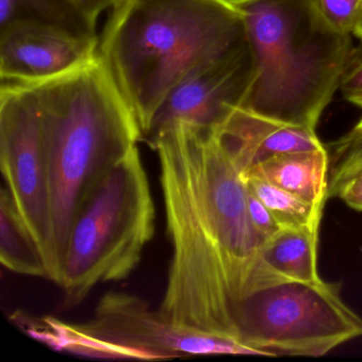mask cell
<instances>
[{
    "instance_id": "obj_1",
    "label": "cell",
    "mask_w": 362,
    "mask_h": 362,
    "mask_svg": "<svg viewBox=\"0 0 362 362\" xmlns=\"http://www.w3.org/2000/svg\"><path fill=\"white\" fill-rule=\"evenodd\" d=\"M173 247L160 304L173 325L237 340L235 309L250 291L264 240L249 187L213 127L173 122L150 135Z\"/></svg>"
},
{
    "instance_id": "obj_2",
    "label": "cell",
    "mask_w": 362,
    "mask_h": 362,
    "mask_svg": "<svg viewBox=\"0 0 362 362\" xmlns=\"http://www.w3.org/2000/svg\"><path fill=\"white\" fill-rule=\"evenodd\" d=\"M247 44L234 0H119L98 54L145 141L180 83Z\"/></svg>"
},
{
    "instance_id": "obj_3",
    "label": "cell",
    "mask_w": 362,
    "mask_h": 362,
    "mask_svg": "<svg viewBox=\"0 0 362 362\" xmlns=\"http://www.w3.org/2000/svg\"><path fill=\"white\" fill-rule=\"evenodd\" d=\"M35 93L49 171L56 281L74 220L95 186L143 133L99 54Z\"/></svg>"
},
{
    "instance_id": "obj_4",
    "label": "cell",
    "mask_w": 362,
    "mask_h": 362,
    "mask_svg": "<svg viewBox=\"0 0 362 362\" xmlns=\"http://www.w3.org/2000/svg\"><path fill=\"white\" fill-rule=\"evenodd\" d=\"M254 76L239 107L315 130L339 90L351 35L328 26L313 0H234Z\"/></svg>"
},
{
    "instance_id": "obj_5",
    "label": "cell",
    "mask_w": 362,
    "mask_h": 362,
    "mask_svg": "<svg viewBox=\"0 0 362 362\" xmlns=\"http://www.w3.org/2000/svg\"><path fill=\"white\" fill-rule=\"evenodd\" d=\"M156 230V209L139 147L99 181L74 220L58 285L78 304L99 284L127 279Z\"/></svg>"
},
{
    "instance_id": "obj_6",
    "label": "cell",
    "mask_w": 362,
    "mask_h": 362,
    "mask_svg": "<svg viewBox=\"0 0 362 362\" xmlns=\"http://www.w3.org/2000/svg\"><path fill=\"white\" fill-rule=\"evenodd\" d=\"M41 341L58 351L95 358L171 359L182 356H264L230 337L186 329L166 321L160 311L131 294L110 292L94 319L84 324L45 317Z\"/></svg>"
},
{
    "instance_id": "obj_7",
    "label": "cell",
    "mask_w": 362,
    "mask_h": 362,
    "mask_svg": "<svg viewBox=\"0 0 362 362\" xmlns=\"http://www.w3.org/2000/svg\"><path fill=\"white\" fill-rule=\"evenodd\" d=\"M237 340L266 357H322L362 337V319L324 281H281L245 294L235 309Z\"/></svg>"
},
{
    "instance_id": "obj_8",
    "label": "cell",
    "mask_w": 362,
    "mask_h": 362,
    "mask_svg": "<svg viewBox=\"0 0 362 362\" xmlns=\"http://www.w3.org/2000/svg\"><path fill=\"white\" fill-rule=\"evenodd\" d=\"M0 163L8 189L45 255L48 279L56 281L47 156L39 105L26 84L1 83Z\"/></svg>"
},
{
    "instance_id": "obj_9",
    "label": "cell",
    "mask_w": 362,
    "mask_h": 362,
    "mask_svg": "<svg viewBox=\"0 0 362 362\" xmlns=\"http://www.w3.org/2000/svg\"><path fill=\"white\" fill-rule=\"evenodd\" d=\"M96 35L29 21L0 27L1 83L30 84L65 75L98 54Z\"/></svg>"
},
{
    "instance_id": "obj_10",
    "label": "cell",
    "mask_w": 362,
    "mask_h": 362,
    "mask_svg": "<svg viewBox=\"0 0 362 362\" xmlns=\"http://www.w3.org/2000/svg\"><path fill=\"white\" fill-rule=\"evenodd\" d=\"M253 76L254 61L249 43L230 56L199 69L169 95L146 139L173 122L216 126L233 107L241 105Z\"/></svg>"
},
{
    "instance_id": "obj_11",
    "label": "cell",
    "mask_w": 362,
    "mask_h": 362,
    "mask_svg": "<svg viewBox=\"0 0 362 362\" xmlns=\"http://www.w3.org/2000/svg\"><path fill=\"white\" fill-rule=\"evenodd\" d=\"M213 129L243 175L279 154L325 148L313 129L279 122L239 105Z\"/></svg>"
},
{
    "instance_id": "obj_12",
    "label": "cell",
    "mask_w": 362,
    "mask_h": 362,
    "mask_svg": "<svg viewBox=\"0 0 362 362\" xmlns=\"http://www.w3.org/2000/svg\"><path fill=\"white\" fill-rule=\"evenodd\" d=\"M319 230L281 228L268 239L260 252L249 292L281 281H321L317 266Z\"/></svg>"
},
{
    "instance_id": "obj_13",
    "label": "cell",
    "mask_w": 362,
    "mask_h": 362,
    "mask_svg": "<svg viewBox=\"0 0 362 362\" xmlns=\"http://www.w3.org/2000/svg\"><path fill=\"white\" fill-rule=\"evenodd\" d=\"M328 175L329 154L325 147L279 154L260 163L243 177H259L323 209L328 199Z\"/></svg>"
},
{
    "instance_id": "obj_14",
    "label": "cell",
    "mask_w": 362,
    "mask_h": 362,
    "mask_svg": "<svg viewBox=\"0 0 362 362\" xmlns=\"http://www.w3.org/2000/svg\"><path fill=\"white\" fill-rule=\"evenodd\" d=\"M0 262L18 274L48 277L41 245L6 187L0 197Z\"/></svg>"
},
{
    "instance_id": "obj_15",
    "label": "cell",
    "mask_w": 362,
    "mask_h": 362,
    "mask_svg": "<svg viewBox=\"0 0 362 362\" xmlns=\"http://www.w3.org/2000/svg\"><path fill=\"white\" fill-rule=\"evenodd\" d=\"M13 21H29L95 35V29L71 0H0V27Z\"/></svg>"
},
{
    "instance_id": "obj_16",
    "label": "cell",
    "mask_w": 362,
    "mask_h": 362,
    "mask_svg": "<svg viewBox=\"0 0 362 362\" xmlns=\"http://www.w3.org/2000/svg\"><path fill=\"white\" fill-rule=\"evenodd\" d=\"M245 179L249 189L270 209L281 228H320L323 209L259 177Z\"/></svg>"
},
{
    "instance_id": "obj_17",
    "label": "cell",
    "mask_w": 362,
    "mask_h": 362,
    "mask_svg": "<svg viewBox=\"0 0 362 362\" xmlns=\"http://www.w3.org/2000/svg\"><path fill=\"white\" fill-rule=\"evenodd\" d=\"M328 198L336 197L340 186L362 170V118L337 141L330 144Z\"/></svg>"
},
{
    "instance_id": "obj_18",
    "label": "cell",
    "mask_w": 362,
    "mask_h": 362,
    "mask_svg": "<svg viewBox=\"0 0 362 362\" xmlns=\"http://www.w3.org/2000/svg\"><path fill=\"white\" fill-rule=\"evenodd\" d=\"M323 20L337 33L354 35L362 16V0H313Z\"/></svg>"
},
{
    "instance_id": "obj_19",
    "label": "cell",
    "mask_w": 362,
    "mask_h": 362,
    "mask_svg": "<svg viewBox=\"0 0 362 362\" xmlns=\"http://www.w3.org/2000/svg\"><path fill=\"white\" fill-rule=\"evenodd\" d=\"M358 40L359 45L351 50L339 90L345 100L362 110V39Z\"/></svg>"
},
{
    "instance_id": "obj_20",
    "label": "cell",
    "mask_w": 362,
    "mask_h": 362,
    "mask_svg": "<svg viewBox=\"0 0 362 362\" xmlns=\"http://www.w3.org/2000/svg\"><path fill=\"white\" fill-rule=\"evenodd\" d=\"M249 211L254 226L264 240H268L281 230L270 209L250 189Z\"/></svg>"
},
{
    "instance_id": "obj_21",
    "label": "cell",
    "mask_w": 362,
    "mask_h": 362,
    "mask_svg": "<svg viewBox=\"0 0 362 362\" xmlns=\"http://www.w3.org/2000/svg\"><path fill=\"white\" fill-rule=\"evenodd\" d=\"M336 197L344 201L351 209L362 211V170L345 181L337 192Z\"/></svg>"
},
{
    "instance_id": "obj_22",
    "label": "cell",
    "mask_w": 362,
    "mask_h": 362,
    "mask_svg": "<svg viewBox=\"0 0 362 362\" xmlns=\"http://www.w3.org/2000/svg\"><path fill=\"white\" fill-rule=\"evenodd\" d=\"M78 11L96 29L99 16L109 8H113L119 0H71Z\"/></svg>"
},
{
    "instance_id": "obj_23",
    "label": "cell",
    "mask_w": 362,
    "mask_h": 362,
    "mask_svg": "<svg viewBox=\"0 0 362 362\" xmlns=\"http://www.w3.org/2000/svg\"><path fill=\"white\" fill-rule=\"evenodd\" d=\"M355 35L356 37H358V39H362V16L361 20H360L359 25H358L357 30H356L355 35Z\"/></svg>"
}]
</instances>
